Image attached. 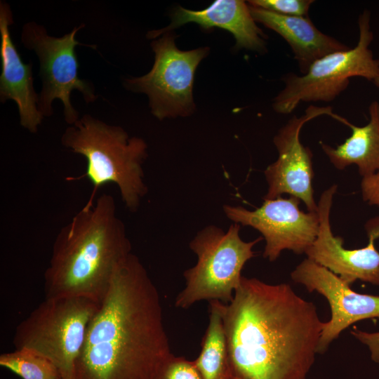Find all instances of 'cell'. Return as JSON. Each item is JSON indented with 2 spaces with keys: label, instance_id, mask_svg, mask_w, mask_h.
I'll use <instances>...</instances> for the list:
<instances>
[{
  "label": "cell",
  "instance_id": "obj_1",
  "mask_svg": "<svg viewBox=\"0 0 379 379\" xmlns=\"http://www.w3.org/2000/svg\"><path fill=\"white\" fill-rule=\"evenodd\" d=\"M230 366L240 379H306L324 323L288 284L242 277L232 300L218 301Z\"/></svg>",
  "mask_w": 379,
  "mask_h": 379
},
{
  "label": "cell",
  "instance_id": "obj_2",
  "mask_svg": "<svg viewBox=\"0 0 379 379\" xmlns=\"http://www.w3.org/2000/svg\"><path fill=\"white\" fill-rule=\"evenodd\" d=\"M171 353L157 288L131 253L88 324L73 379H152Z\"/></svg>",
  "mask_w": 379,
  "mask_h": 379
},
{
  "label": "cell",
  "instance_id": "obj_3",
  "mask_svg": "<svg viewBox=\"0 0 379 379\" xmlns=\"http://www.w3.org/2000/svg\"><path fill=\"white\" fill-rule=\"evenodd\" d=\"M131 249L113 197L101 194L58 233L44 274L46 298L84 297L100 303Z\"/></svg>",
  "mask_w": 379,
  "mask_h": 379
},
{
  "label": "cell",
  "instance_id": "obj_4",
  "mask_svg": "<svg viewBox=\"0 0 379 379\" xmlns=\"http://www.w3.org/2000/svg\"><path fill=\"white\" fill-rule=\"evenodd\" d=\"M62 145L84 156L85 173L67 180L86 178L93 186L86 204H94L98 190L109 183L116 184L121 199L130 211H136L147 192L142 164L147 157V145L138 137H130L118 126L109 125L84 114L67 127L61 138Z\"/></svg>",
  "mask_w": 379,
  "mask_h": 379
},
{
  "label": "cell",
  "instance_id": "obj_5",
  "mask_svg": "<svg viewBox=\"0 0 379 379\" xmlns=\"http://www.w3.org/2000/svg\"><path fill=\"white\" fill-rule=\"evenodd\" d=\"M240 225L232 224L227 232L215 225L201 230L189 246L197 255L194 266L186 270L185 288L175 300L176 307L187 309L201 300L230 303L241 281V270L254 257L253 246L262 238L244 241Z\"/></svg>",
  "mask_w": 379,
  "mask_h": 379
},
{
  "label": "cell",
  "instance_id": "obj_6",
  "mask_svg": "<svg viewBox=\"0 0 379 379\" xmlns=\"http://www.w3.org/2000/svg\"><path fill=\"white\" fill-rule=\"evenodd\" d=\"M100 303L84 297L46 298L17 326L15 349L50 360L62 379H73L76 360Z\"/></svg>",
  "mask_w": 379,
  "mask_h": 379
},
{
  "label": "cell",
  "instance_id": "obj_7",
  "mask_svg": "<svg viewBox=\"0 0 379 379\" xmlns=\"http://www.w3.org/2000/svg\"><path fill=\"white\" fill-rule=\"evenodd\" d=\"M358 23L355 47L318 59L302 76L290 73L284 77L285 87L273 100L274 111L289 114L300 102H330L347 88L350 78L361 77L373 81L379 77V60L368 48L373 35L367 10L360 15Z\"/></svg>",
  "mask_w": 379,
  "mask_h": 379
},
{
  "label": "cell",
  "instance_id": "obj_8",
  "mask_svg": "<svg viewBox=\"0 0 379 379\" xmlns=\"http://www.w3.org/2000/svg\"><path fill=\"white\" fill-rule=\"evenodd\" d=\"M175 39L171 31L153 41L154 62L151 70L124 82L128 90L148 96L151 112L159 120L187 117L194 112L192 88L195 72L210 51L208 47L180 51Z\"/></svg>",
  "mask_w": 379,
  "mask_h": 379
},
{
  "label": "cell",
  "instance_id": "obj_9",
  "mask_svg": "<svg viewBox=\"0 0 379 379\" xmlns=\"http://www.w3.org/2000/svg\"><path fill=\"white\" fill-rule=\"evenodd\" d=\"M84 27V25H80L61 37H54L48 35L42 25L29 22L23 26L21 34L22 44L25 48L35 51L40 62L42 87L39 94V110L44 117H50L53 114V101L60 100L65 120L69 125L80 118L70 100L72 91L78 90L86 103L97 98L92 83L78 75L75 47L82 44L75 36Z\"/></svg>",
  "mask_w": 379,
  "mask_h": 379
},
{
  "label": "cell",
  "instance_id": "obj_10",
  "mask_svg": "<svg viewBox=\"0 0 379 379\" xmlns=\"http://www.w3.org/2000/svg\"><path fill=\"white\" fill-rule=\"evenodd\" d=\"M300 200L295 197L264 199L253 211L240 206L224 205L226 216L244 226L259 231L265 240L263 257L276 260L284 250L305 253L315 241L319 225L317 212L300 210Z\"/></svg>",
  "mask_w": 379,
  "mask_h": 379
},
{
  "label": "cell",
  "instance_id": "obj_11",
  "mask_svg": "<svg viewBox=\"0 0 379 379\" xmlns=\"http://www.w3.org/2000/svg\"><path fill=\"white\" fill-rule=\"evenodd\" d=\"M328 115L339 121L341 117L333 112L332 107L310 105L300 117L293 116L280 128L273 140L279 156L276 161L264 171L267 192L264 199H273L288 194L302 201L309 212H317L312 188V153L300 141V131L310 120L321 115Z\"/></svg>",
  "mask_w": 379,
  "mask_h": 379
},
{
  "label": "cell",
  "instance_id": "obj_12",
  "mask_svg": "<svg viewBox=\"0 0 379 379\" xmlns=\"http://www.w3.org/2000/svg\"><path fill=\"white\" fill-rule=\"evenodd\" d=\"M337 190L333 185L321 195L317 213L319 225L317 237L307 250V258L327 268L350 285L357 280L379 286V252L374 241L379 238V217L365 225L368 237L366 246L346 249L343 239L335 237L330 224L333 197Z\"/></svg>",
  "mask_w": 379,
  "mask_h": 379
},
{
  "label": "cell",
  "instance_id": "obj_13",
  "mask_svg": "<svg viewBox=\"0 0 379 379\" xmlns=\"http://www.w3.org/2000/svg\"><path fill=\"white\" fill-rule=\"evenodd\" d=\"M295 282L309 292L317 291L327 300L331 312L329 321L324 322L318 354L324 353L330 344L345 329L363 319H379V296L361 294L338 275L306 258L291 272Z\"/></svg>",
  "mask_w": 379,
  "mask_h": 379
},
{
  "label": "cell",
  "instance_id": "obj_14",
  "mask_svg": "<svg viewBox=\"0 0 379 379\" xmlns=\"http://www.w3.org/2000/svg\"><path fill=\"white\" fill-rule=\"evenodd\" d=\"M13 23L8 4L0 3V100H14L18 107L20 123L31 133H36L44 116L38 108L39 94L33 86L32 64L25 63L12 41L9 27Z\"/></svg>",
  "mask_w": 379,
  "mask_h": 379
},
{
  "label": "cell",
  "instance_id": "obj_15",
  "mask_svg": "<svg viewBox=\"0 0 379 379\" xmlns=\"http://www.w3.org/2000/svg\"><path fill=\"white\" fill-rule=\"evenodd\" d=\"M188 22H195L206 29L216 27L229 31L235 38L237 48L258 52L266 49L265 34L256 25L248 4L241 0H216L200 11L178 6L172 14L169 25L149 32L147 37L154 39Z\"/></svg>",
  "mask_w": 379,
  "mask_h": 379
},
{
  "label": "cell",
  "instance_id": "obj_16",
  "mask_svg": "<svg viewBox=\"0 0 379 379\" xmlns=\"http://www.w3.org/2000/svg\"><path fill=\"white\" fill-rule=\"evenodd\" d=\"M249 8L255 22L274 30L287 41L302 74L318 59L350 48L319 31L308 17L283 15L251 6Z\"/></svg>",
  "mask_w": 379,
  "mask_h": 379
},
{
  "label": "cell",
  "instance_id": "obj_17",
  "mask_svg": "<svg viewBox=\"0 0 379 379\" xmlns=\"http://www.w3.org/2000/svg\"><path fill=\"white\" fill-rule=\"evenodd\" d=\"M370 120L364 126H357L347 120L345 125L352 129V135L337 147L321 143V148L333 166L340 170L354 164L363 177L379 171V103L369 106Z\"/></svg>",
  "mask_w": 379,
  "mask_h": 379
},
{
  "label": "cell",
  "instance_id": "obj_18",
  "mask_svg": "<svg viewBox=\"0 0 379 379\" xmlns=\"http://www.w3.org/2000/svg\"><path fill=\"white\" fill-rule=\"evenodd\" d=\"M194 362L201 379H234L217 300L209 302L208 324Z\"/></svg>",
  "mask_w": 379,
  "mask_h": 379
},
{
  "label": "cell",
  "instance_id": "obj_19",
  "mask_svg": "<svg viewBox=\"0 0 379 379\" xmlns=\"http://www.w3.org/2000/svg\"><path fill=\"white\" fill-rule=\"evenodd\" d=\"M0 366L22 379H58L57 367L48 359L28 349H15L0 355Z\"/></svg>",
  "mask_w": 379,
  "mask_h": 379
},
{
  "label": "cell",
  "instance_id": "obj_20",
  "mask_svg": "<svg viewBox=\"0 0 379 379\" xmlns=\"http://www.w3.org/2000/svg\"><path fill=\"white\" fill-rule=\"evenodd\" d=\"M152 379H201L194 360L171 353L160 365Z\"/></svg>",
  "mask_w": 379,
  "mask_h": 379
},
{
  "label": "cell",
  "instance_id": "obj_21",
  "mask_svg": "<svg viewBox=\"0 0 379 379\" xmlns=\"http://www.w3.org/2000/svg\"><path fill=\"white\" fill-rule=\"evenodd\" d=\"M313 2L312 0H251L248 4L283 15L308 17Z\"/></svg>",
  "mask_w": 379,
  "mask_h": 379
},
{
  "label": "cell",
  "instance_id": "obj_22",
  "mask_svg": "<svg viewBox=\"0 0 379 379\" xmlns=\"http://www.w3.org/2000/svg\"><path fill=\"white\" fill-rule=\"evenodd\" d=\"M361 186L364 200L379 206V171L363 177Z\"/></svg>",
  "mask_w": 379,
  "mask_h": 379
},
{
  "label": "cell",
  "instance_id": "obj_23",
  "mask_svg": "<svg viewBox=\"0 0 379 379\" xmlns=\"http://www.w3.org/2000/svg\"><path fill=\"white\" fill-rule=\"evenodd\" d=\"M351 333L368 347L372 360L379 364V332L368 333L355 329Z\"/></svg>",
  "mask_w": 379,
  "mask_h": 379
},
{
  "label": "cell",
  "instance_id": "obj_24",
  "mask_svg": "<svg viewBox=\"0 0 379 379\" xmlns=\"http://www.w3.org/2000/svg\"><path fill=\"white\" fill-rule=\"evenodd\" d=\"M375 85L379 88V77H378L377 78H375L373 81Z\"/></svg>",
  "mask_w": 379,
  "mask_h": 379
},
{
  "label": "cell",
  "instance_id": "obj_25",
  "mask_svg": "<svg viewBox=\"0 0 379 379\" xmlns=\"http://www.w3.org/2000/svg\"><path fill=\"white\" fill-rule=\"evenodd\" d=\"M234 379H240V378H234Z\"/></svg>",
  "mask_w": 379,
  "mask_h": 379
},
{
  "label": "cell",
  "instance_id": "obj_26",
  "mask_svg": "<svg viewBox=\"0 0 379 379\" xmlns=\"http://www.w3.org/2000/svg\"><path fill=\"white\" fill-rule=\"evenodd\" d=\"M58 379H62V378H58Z\"/></svg>",
  "mask_w": 379,
  "mask_h": 379
}]
</instances>
